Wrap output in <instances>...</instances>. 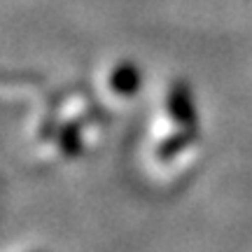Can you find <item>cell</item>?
Returning <instances> with one entry per match:
<instances>
[{"mask_svg": "<svg viewBox=\"0 0 252 252\" xmlns=\"http://www.w3.org/2000/svg\"><path fill=\"white\" fill-rule=\"evenodd\" d=\"M56 143L65 157H77L82 152V126L77 122H65L56 133Z\"/></svg>", "mask_w": 252, "mask_h": 252, "instance_id": "cell-4", "label": "cell"}, {"mask_svg": "<svg viewBox=\"0 0 252 252\" xmlns=\"http://www.w3.org/2000/svg\"><path fill=\"white\" fill-rule=\"evenodd\" d=\"M168 115L173 117L175 124H180V128H194L198 126V112L194 108V98H191V91L189 84L185 80H175L168 89Z\"/></svg>", "mask_w": 252, "mask_h": 252, "instance_id": "cell-1", "label": "cell"}, {"mask_svg": "<svg viewBox=\"0 0 252 252\" xmlns=\"http://www.w3.org/2000/svg\"><path fill=\"white\" fill-rule=\"evenodd\" d=\"M194 138H196V131L194 128H180V131H175L171 133L168 138H163L159 147H157V157L161 159V161H171L175 159L180 152H185L189 145L194 143Z\"/></svg>", "mask_w": 252, "mask_h": 252, "instance_id": "cell-3", "label": "cell"}, {"mask_svg": "<svg viewBox=\"0 0 252 252\" xmlns=\"http://www.w3.org/2000/svg\"><path fill=\"white\" fill-rule=\"evenodd\" d=\"M143 87V70L133 61H119L110 72V89L117 96H135Z\"/></svg>", "mask_w": 252, "mask_h": 252, "instance_id": "cell-2", "label": "cell"}]
</instances>
